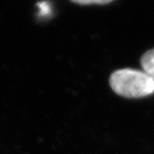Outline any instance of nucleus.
I'll use <instances>...</instances> for the list:
<instances>
[{
	"label": "nucleus",
	"mask_w": 154,
	"mask_h": 154,
	"mask_svg": "<svg viewBox=\"0 0 154 154\" xmlns=\"http://www.w3.org/2000/svg\"><path fill=\"white\" fill-rule=\"evenodd\" d=\"M140 65L144 72L154 79V48L148 50L141 56Z\"/></svg>",
	"instance_id": "f03ea898"
},
{
	"label": "nucleus",
	"mask_w": 154,
	"mask_h": 154,
	"mask_svg": "<svg viewBox=\"0 0 154 154\" xmlns=\"http://www.w3.org/2000/svg\"><path fill=\"white\" fill-rule=\"evenodd\" d=\"M73 3L82 5H106L114 0H70Z\"/></svg>",
	"instance_id": "7ed1b4c3"
},
{
	"label": "nucleus",
	"mask_w": 154,
	"mask_h": 154,
	"mask_svg": "<svg viewBox=\"0 0 154 154\" xmlns=\"http://www.w3.org/2000/svg\"><path fill=\"white\" fill-rule=\"evenodd\" d=\"M109 84L116 94L127 99H140L154 94V79L144 71L130 68L112 72Z\"/></svg>",
	"instance_id": "f257e3e1"
}]
</instances>
